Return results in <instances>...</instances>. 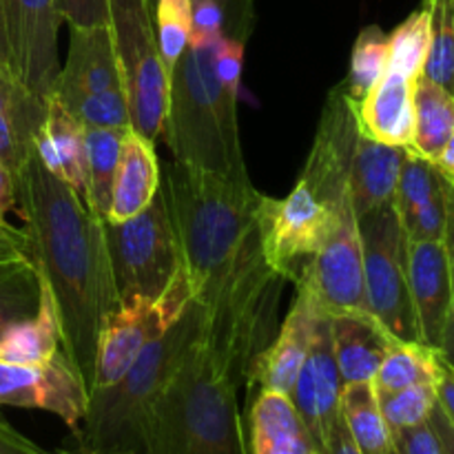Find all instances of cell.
Instances as JSON below:
<instances>
[{
	"label": "cell",
	"instance_id": "45",
	"mask_svg": "<svg viewBox=\"0 0 454 454\" xmlns=\"http://www.w3.org/2000/svg\"><path fill=\"white\" fill-rule=\"evenodd\" d=\"M29 255V239L25 231L16 229L9 222H0V260Z\"/></svg>",
	"mask_w": 454,
	"mask_h": 454
},
{
	"label": "cell",
	"instance_id": "17",
	"mask_svg": "<svg viewBox=\"0 0 454 454\" xmlns=\"http://www.w3.org/2000/svg\"><path fill=\"white\" fill-rule=\"evenodd\" d=\"M406 264L419 341L442 353L450 324V270L443 239L408 242Z\"/></svg>",
	"mask_w": 454,
	"mask_h": 454
},
{
	"label": "cell",
	"instance_id": "4",
	"mask_svg": "<svg viewBox=\"0 0 454 454\" xmlns=\"http://www.w3.org/2000/svg\"><path fill=\"white\" fill-rule=\"evenodd\" d=\"M220 40L189 43L168 74L167 133L176 162L226 177H247L238 93L217 75Z\"/></svg>",
	"mask_w": 454,
	"mask_h": 454
},
{
	"label": "cell",
	"instance_id": "34",
	"mask_svg": "<svg viewBox=\"0 0 454 454\" xmlns=\"http://www.w3.org/2000/svg\"><path fill=\"white\" fill-rule=\"evenodd\" d=\"M386 69H388V35L377 25L364 27L353 44L348 75L341 82L350 100L359 105L384 78Z\"/></svg>",
	"mask_w": 454,
	"mask_h": 454
},
{
	"label": "cell",
	"instance_id": "16",
	"mask_svg": "<svg viewBox=\"0 0 454 454\" xmlns=\"http://www.w3.org/2000/svg\"><path fill=\"white\" fill-rule=\"evenodd\" d=\"M319 319L322 317L313 309L309 297L301 291H295L293 304L278 335L253 357L244 384L248 388L269 390V393L291 397L297 375H300L310 346H313Z\"/></svg>",
	"mask_w": 454,
	"mask_h": 454
},
{
	"label": "cell",
	"instance_id": "25",
	"mask_svg": "<svg viewBox=\"0 0 454 454\" xmlns=\"http://www.w3.org/2000/svg\"><path fill=\"white\" fill-rule=\"evenodd\" d=\"M35 155L51 176L87 195V140L84 127L67 114L53 96L47 98V118L35 140Z\"/></svg>",
	"mask_w": 454,
	"mask_h": 454
},
{
	"label": "cell",
	"instance_id": "1",
	"mask_svg": "<svg viewBox=\"0 0 454 454\" xmlns=\"http://www.w3.org/2000/svg\"><path fill=\"white\" fill-rule=\"evenodd\" d=\"M164 198L191 295L202 306L204 340L242 380L269 344L286 279L262 251L260 213L266 195L251 177H226L173 162Z\"/></svg>",
	"mask_w": 454,
	"mask_h": 454
},
{
	"label": "cell",
	"instance_id": "54",
	"mask_svg": "<svg viewBox=\"0 0 454 454\" xmlns=\"http://www.w3.org/2000/svg\"><path fill=\"white\" fill-rule=\"evenodd\" d=\"M450 180H452V177H450ZM452 184H454V180H452Z\"/></svg>",
	"mask_w": 454,
	"mask_h": 454
},
{
	"label": "cell",
	"instance_id": "5",
	"mask_svg": "<svg viewBox=\"0 0 454 454\" xmlns=\"http://www.w3.org/2000/svg\"><path fill=\"white\" fill-rule=\"evenodd\" d=\"M239 384L200 335L155 408L151 454H248Z\"/></svg>",
	"mask_w": 454,
	"mask_h": 454
},
{
	"label": "cell",
	"instance_id": "14",
	"mask_svg": "<svg viewBox=\"0 0 454 454\" xmlns=\"http://www.w3.org/2000/svg\"><path fill=\"white\" fill-rule=\"evenodd\" d=\"M0 406L51 412L78 430L89 406V388L65 350L47 364L0 362Z\"/></svg>",
	"mask_w": 454,
	"mask_h": 454
},
{
	"label": "cell",
	"instance_id": "29",
	"mask_svg": "<svg viewBox=\"0 0 454 454\" xmlns=\"http://www.w3.org/2000/svg\"><path fill=\"white\" fill-rule=\"evenodd\" d=\"M43 301V278L29 255L0 260V337L31 319Z\"/></svg>",
	"mask_w": 454,
	"mask_h": 454
},
{
	"label": "cell",
	"instance_id": "50",
	"mask_svg": "<svg viewBox=\"0 0 454 454\" xmlns=\"http://www.w3.org/2000/svg\"><path fill=\"white\" fill-rule=\"evenodd\" d=\"M434 164L439 167V171L446 173L448 177L454 180V133L450 136V140H448V145L443 146L442 155H439V160Z\"/></svg>",
	"mask_w": 454,
	"mask_h": 454
},
{
	"label": "cell",
	"instance_id": "48",
	"mask_svg": "<svg viewBox=\"0 0 454 454\" xmlns=\"http://www.w3.org/2000/svg\"><path fill=\"white\" fill-rule=\"evenodd\" d=\"M18 204V195H16V180L9 173V168L4 167L3 160H0V222H7V213L12 211L13 207Z\"/></svg>",
	"mask_w": 454,
	"mask_h": 454
},
{
	"label": "cell",
	"instance_id": "30",
	"mask_svg": "<svg viewBox=\"0 0 454 454\" xmlns=\"http://www.w3.org/2000/svg\"><path fill=\"white\" fill-rule=\"evenodd\" d=\"M442 375V353L421 341H395L386 353L375 384L377 393H395L417 384H437Z\"/></svg>",
	"mask_w": 454,
	"mask_h": 454
},
{
	"label": "cell",
	"instance_id": "27",
	"mask_svg": "<svg viewBox=\"0 0 454 454\" xmlns=\"http://www.w3.org/2000/svg\"><path fill=\"white\" fill-rule=\"evenodd\" d=\"M415 133L408 149L437 162L454 133V93L426 75L415 80Z\"/></svg>",
	"mask_w": 454,
	"mask_h": 454
},
{
	"label": "cell",
	"instance_id": "11",
	"mask_svg": "<svg viewBox=\"0 0 454 454\" xmlns=\"http://www.w3.org/2000/svg\"><path fill=\"white\" fill-rule=\"evenodd\" d=\"M341 211L315 198L301 180H297L284 200L266 195L260 213V233L262 251L270 269L295 282L301 266L326 242Z\"/></svg>",
	"mask_w": 454,
	"mask_h": 454
},
{
	"label": "cell",
	"instance_id": "46",
	"mask_svg": "<svg viewBox=\"0 0 454 454\" xmlns=\"http://www.w3.org/2000/svg\"><path fill=\"white\" fill-rule=\"evenodd\" d=\"M437 402L454 426V366L442 355V375L437 381Z\"/></svg>",
	"mask_w": 454,
	"mask_h": 454
},
{
	"label": "cell",
	"instance_id": "19",
	"mask_svg": "<svg viewBox=\"0 0 454 454\" xmlns=\"http://www.w3.org/2000/svg\"><path fill=\"white\" fill-rule=\"evenodd\" d=\"M47 118V100L35 96L0 67V160L16 180L35 153V140Z\"/></svg>",
	"mask_w": 454,
	"mask_h": 454
},
{
	"label": "cell",
	"instance_id": "28",
	"mask_svg": "<svg viewBox=\"0 0 454 454\" xmlns=\"http://www.w3.org/2000/svg\"><path fill=\"white\" fill-rule=\"evenodd\" d=\"M340 415L359 454H393L395 437L381 412L372 381L344 384Z\"/></svg>",
	"mask_w": 454,
	"mask_h": 454
},
{
	"label": "cell",
	"instance_id": "37",
	"mask_svg": "<svg viewBox=\"0 0 454 454\" xmlns=\"http://www.w3.org/2000/svg\"><path fill=\"white\" fill-rule=\"evenodd\" d=\"M158 49L167 75L180 60L191 38L193 25V0H158L153 9Z\"/></svg>",
	"mask_w": 454,
	"mask_h": 454
},
{
	"label": "cell",
	"instance_id": "26",
	"mask_svg": "<svg viewBox=\"0 0 454 454\" xmlns=\"http://www.w3.org/2000/svg\"><path fill=\"white\" fill-rule=\"evenodd\" d=\"M62 350L60 322L53 297L43 282V301L31 319L16 324L0 337V362L47 364Z\"/></svg>",
	"mask_w": 454,
	"mask_h": 454
},
{
	"label": "cell",
	"instance_id": "35",
	"mask_svg": "<svg viewBox=\"0 0 454 454\" xmlns=\"http://www.w3.org/2000/svg\"><path fill=\"white\" fill-rule=\"evenodd\" d=\"M439 200H443V173L437 164L408 149L393 198L397 215H412Z\"/></svg>",
	"mask_w": 454,
	"mask_h": 454
},
{
	"label": "cell",
	"instance_id": "20",
	"mask_svg": "<svg viewBox=\"0 0 454 454\" xmlns=\"http://www.w3.org/2000/svg\"><path fill=\"white\" fill-rule=\"evenodd\" d=\"M162 186L155 142L129 127L115 168L111 207L105 222H124L145 211Z\"/></svg>",
	"mask_w": 454,
	"mask_h": 454
},
{
	"label": "cell",
	"instance_id": "22",
	"mask_svg": "<svg viewBox=\"0 0 454 454\" xmlns=\"http://www.w3.org/2000/svg\"><path fill=\"white\" fill-rule=\"evenodd\" d=\"M248 454H326L317 446L291 397L260 390L248 415Z\"/></svg>",
	"mask_w": 454,
	"mask_h": 454
},
{
	"label": "cell",
	"instance_id": "53",
	"mask_svg": "<svg viewBox=\"0 0 454 454\" xmlns=\"http://www.w3.org/2000/svg\"><path fill=\"white\" fill-rule=\"evenodd\" d=\"M155 3H158V0H146V4H149L151 13H153V9H155Z\"/></svg>",
	"mask_w": 454,
	"mask_h": 454
},
{
	"label": "cell",
	"instance_id": "2",
	"mask_svg": "<svg viewBox=\"0 0 454 454\" xmlns=\"http://www.w3.org/2000/svg\"><path fill=\"white\" fill-rule=\"evenodd\" d=\"M16 195L29 257L56 304L62 350L91 390L102 326L120 304L105 220L74 186L51 176L35 153L16 177Z\"/></svg>",
	"mask_w": 454,
	"mask_h": 454
},
{
	"label": "cell",
	"instance_id": "18",
	"mask_svg": "<svg viewBox=\"0 0 454 454\" xmlns=\"http://www.w3.org/2000/svg\"><path fill=\"white\" fill-rule=\"evenodd\" d=\"M106 91H124L122 69L109 25L69 27L67 62L58 71L51 93L69 96V93Z\"/></svg>",
	"mask_w": 454,
	"mask_h": 454
},
{
	"label": "cell",
	"instance_id": "44",
	"mask_svg": "<svg viewBox=\"0 0 454 454\" xmlns=\"http://www.w3.org/2000/svg\"><path fill=\"white\" fill-rule=\"evenodd\" d=\"M0 454H49L0 417Z\"/></svg>",
	"mask_w": 454,
	"mask_h": 454
},
{
	"label": "cell",
	"instance_id": "15",
	"mask_svg": "<svg viewBox=\"0 0 454 454\" xmlns=\"http://www.w3.org/2000/svg\"><path fill=\"white\" fill-rule=\"evenodd\" d=\"M344 381L337 368L331 340V319L322 317L315 331L313 346L309 350L304 366L293 386L291 402L297 415L304 421L310 437L326 452L331 434L335 430L340 415V397Z\"/></svg>",
	"mask_w": 454,
	"mask_h": 454
},
{
	"label": "cell",
	"instance_id": "9",
	"mask_svg": "<svg viewBox=\"0 0 454 454\" xmlns=\"http://www.w3.org/2000/svg\"><path fill=\"white\" fill-rule=\"evenodd\" d=\"M191 300L193 295L189 278L180 264L158 297L136 295L120 301L102 326L89 393L115 384L140 357L142 350L182 317Z\"/></svg>",
	"mask_w": 454,
	"mask_h": 454
},
{
	"label": "cell",
	"instance_id": "3",
	"mask_svg": "<svg viewBox=\"0 0 454 454\" xmlns=\"http://www.w3.org/2000/svg\"><path fill=\"white\" fill-rule=\"evenodd\" d=\"M204 328L195 300L164 335L151 341L115 384L89 393L74 443L93 454H151L155 408Z\"/></svg>",
	"mask_w": 454,
	"mask_h": 454
},
{
	"label": "cell",
	"instance_id": "39",
	"mask_svg": "<svg viewBox=\"0 0 454 454\" xmlns=\"http://www.w3.org/2000/svg\"><path fill=\"white\" fill-rule=\"evenodd\" d=\"M386 424L393 433L426 424L437 406V384H417L395 393H377Z\"/></svg>",
	"mask_w": 454,
	"mask_h": 454
},
{
	"label": "cell",
	"instance_id": "47",
	"mask_svg": "<svg viewBox=\"0 0 454 454\" xmlns=\"http://www.w3.org/2000/svg\"><path fill=\"white\" fill-rule=\"evenodd\" d=\"M430 426H433L434 434H437L439 443H442V450L443 454H454V426L450 424V419L446 417V412L442 411V406L433 408L430 412Z\"/></svg>",
	"mask_w": 454,
	"mask_h": 454
},
{
	"label": "cell",
	"instance_id": "13",
	"mask_svg": "<svg viewBox=\"0 0 454 454\" xmlns=\"http://www.w3.org/2000/svg\"><path fill=\"white\" fill-rule=\"evenodd\" d=\"M3 4L9 69L29 91L47 100L60 71L58 29L62 18L56 0H3Z\"/></svg>",
	"mask_w": 454,
	"mask_h": 454
},
{
	"label": "cell",
	"instance_id": "6",
	"mask_svg": "<svg viewBox=\"0 0 454 454\" xmlns=\"http://www.w3.org/2000/svg\"><path fill=\"white\" fill-rule=\"evenodd\" d=\"M109 31L118 53L131 129L149 140L164 133L168 75L146 0H109Z\"/></svg>",
	"mask_w": 454,
	"mask_h": 454
},
{
	"label": "cell",
	"instance_id": "10",
	"mask_svg": "<svg viewBox=\"0 0 454 454\" xmlns=\"http://www.w3.org/2000/svg\"><path fill=\"white\" fill-rule=\"evenodd\" d=\"M295 291L309 297L319 317L371 315L364 282L362 238L353 207L340 213L326 242L301 266L295 278Z\"/></svg>",
	"mask_w": 454,
	"mask_h": 454
},
{
	"label": "cell",
	"instance_id": "8",
	"mask_svg": "<svg viewBox=\"0 0 454 454\" xmlns=\"http://www.w3.org/2000/svg\"><path fill=\"white\" fill-rule=\"evenodd\" d=\"M364 253V282L371 315L397 341H419L411 288L406 247L395 204L388 202L357 217Z\"/></svg>",
	"mask_w": 454,
	"mask_h": 454
},
{
	"label": "cell",
	"instance_id": "21",
	"mask_svg": "<svg viewBox=\"0 0 454 454\" xmlns=\"http://www.w3.org/2000/svg\"><path fill=\"white\" fill-rule=\"evenodd\" d=\"M415 80L386 71L357 105L359 133L393 146H411L415 133Z\"/></svg>",
	"mask_w": 454,
	"mask_h": 454
},
{
	"label": "cell",
	"instance_id": "49",
	"mask_svg": "<svg viewBox=\"0 0 454 454\" xmlns=\"http://www.w3.org/2000/svg\"><path fill=\"white\" fill-rule=\"evenodd\" d=\"M326 454H359L357 446L353 443V439H350L348 430H346L344 421H337L335 430H333L331 434V442H328V448H326Z\"/></svg>",
	"mask_w": 454,
	"mask_h": 454
},
{
	"label": "cell",
	"instance_id": "38",
	"mask_svg": "<svg viewBox=\"0 0 454 454\" xmlns=\"http://www.w3.org/2000/svg\"><path fill=\"white\" fill-rule=\"evenodd\" d=\"M433 13V38L424 74L454 93V0H426Z\"/></svg>",
	"mask_w": 454,
	"mask_h": 454
},
{
	"label": "cell",
	"instance_id": "32",
	"mask_svg": "<svg viewBox=\"0 0 454 454\" xmlns=\"http://www.w3.org/2000/svg\"><path fill=\"white\" fill-rule=\"evenodd\" d=\"M255 25V0H193L189 43L238 38L247 43Z\"/></svg>",
	"mask_w": 454,
	"mask_h": 454
},
{
	"label": "cell",
	"instance_id": "36",
	"mask_svg": "<svg viewBox=\"0 0 454 454\" xmlns=\"http://www.w3.org/2000/svg\"><path fill=\"white\" fill-rule=\"evenodd\" d=\"M67 114L78 120L84 129H122L131 127L129 115L127 91H106V93H69V96H56Z\"/></svg>",
	"mask_w": 454,
	"mask_h": 454
},
{
	"label": "cell",
	"instance_id": "12",
	"mask_svg": "<svg viewBox=\"0 0 454 454\" xmlns=\"http://www.w3.org/2000/svg\"><path fill=\"white\" fill-rule=\"evenodd\" d=\"M357 140V105L350 100L344 84H337L328 93L315 131L313 149L300 176L315 198L335 211L350 204L348 182Z\"/></svg>",
	"mask_w": 454,
	"mask_h": 454
},
{
	"label": "cell",
	"instance_id": "42",
	"mask_svg": "<svg viewBox=\"0 0 454 454\" xmlns=\"http://www.w3.org/2000/svg\"><path fill=\"white\" fill-rule=\"evenodd\" d=\"M247 53V43L238 38H222L217 47V75L226 89L239 96V82H242V62Z\"/></svg>",
	"mask_w": 454,
	"mask_h": 454
},
{
	"label": "cell",
	"instance_id": "51",
	"mask_svg": "<svg viewBox=\"0 0 454 454\" xmlns=\"http://www.w3.org/2000/svg\"><path fill=\"white\" fill-rule=\"evenodd\" d=\"M0 67L9 69V43H7V22H4V4L0 0Z\"/></svg>",
	"mask_w": 454,
	"mask_h": 454
},
{
	"label": "cell",
	"instance_id": "23",
	"mask_svg": "<svg viewBox=\"0 0 454 454\" xmlns=\"http://www.w3.org/2000/svg\"><path fill=\"white\" fill-rule=\"evenodd\" d=\"M331 340L344 384L375 380L395 337L372 315H341L331 319Z\"/></svg>",
	"mask_w": 454,
	"mask_h": 454
},
{
	"label": "cell",
	"instance_id": "40",
	"mask_svg": "<svg viewBox=\"0 0 454 454\" xmlns=\"http://www.w3.org/2000/svg\"><path fill=\"white\" fill-rule=\"evenodd\" d=\"M443 198H446V233H443V247H446L448 270H450V324H448L442 355L454 366V184L446 173H443Z\"/></svg>",
	"mask_w": 454,
	"mask_h": 454
},
{
	"label": "cell",
	"instance_id": "24",
	"mask_svg": "<svg viewBox=\"0 0 454 454\" xmlns=\"http://www.w3.org/2000/svg\"><path fill=\"white\" fill-rule=\"evenodd\" d=\"M408 146H393L359 133L350 168L348 198L357 217L393 202Z\"/></svg>",
	"mask_w": 454,
	"mask_h": 454
},
{
	"label": "cell",
	"instance_id": "33",
	"mask_svg": "<svg viewBox=\"0 0 454 454\" xmlns=\"http://www.w3.org/2000/svg\"><path fill=\"white\" fill-rule=\"evenodd\" d=\"M433 38V13L430 4H421L412 12L393 34L388 35V69L408 80H417L424 74L426 60Z\"/></svg>",
	"mask_w": 454,
	"mask_h": 454
},
{
	"label": "cell",
	"instance_id": "43",
	"mask_svg": "<svg viewBox=\"0 0 454 454\" xmlns=\"http://www.w3.org/2000/svg\"><path fill=\"white\" fill-rule=\"evenodd\" d=\"M393 454H443L442 443H439L430 421L415 426V428L397 430V433H393Z\"/></svg>",
	"mask_w": 454,
	"mask_h": 454
},
{
	"label": "cell",
	"instance_id": "7",
	"mask_svg": "<svg viewBox=\"0 0 454 454\" xmlns=\"http://www.w3.org/2000/svg\"><path fill=\"white\" fill-rule=\"evenodd\" d=\"M105 239L120 301L136 295L158 297L180 266V248L162 186L137 215L105 222Z\"/></svg>",
	"mask_w": 454,
	"mask_h": 454
},
{
	"label": "cell",
	"instance_id": "41",
	"mask_svg": "<svg viewBox=\"0 0 454 454\" xmlns=\"http://www.w3.org/2000/svg\"><path fill=\"white\" fill-rule=\"evenodd\" d=\"M62 22L69 27H98L109 22V0H56Z\"/></svg>",
	"mask_w": 454,
	"mask_h": 454
},
{
	"label": "cell",
	"instance_id": "52",
	"mask_svg": "<svg viewBox=\"0 0 454 454\" xmlns=\"http://www.w3.org/2000/svg\"><path fill=\"white\" fill-rule=\"evenodd\" d=\"M49 454H93V452H87L82 450V448H78L75 443H65V446H60L58 450L49 452Z\"/></svg>",
	"mask_w": 454,
	"mask_h": 454
},
{
	"label": "cell",
	"instance_id": "31",
	"mask_svg": "<svg viewBox=\"0 0 454 454\" xmlns=\"http://www.w3.org/2000/svg\"><path fill=\"white\" fill-rule=\"evenodd\" d=\"M122 129H84L87 140V200L89 208L100 220H106L111 207V189H114L115 168H118L120 149H122Z\"/></svg>",
	"mask_w": 454,
	"mask_h": 454
}]
</instances>
